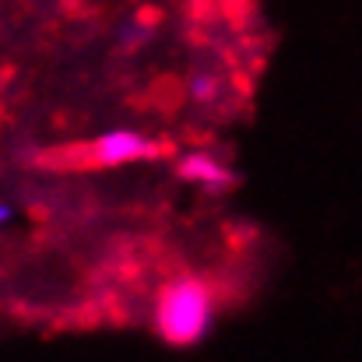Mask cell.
I'll return each mask as SVG.
<instances>
[{"instance_id":"cell-1","label":"cell","mask_w":362,"mask_h":362,"mask_svg":"<svg viewBox=\"0 0 362 362\" xmlns=\"http://www.w3.org/2000/svg\"><path fill=\"white\" fill-rule=\"evenodd\" d=\"M215 296L201 278H176L162 288L155 306V327L158 334L176 349L201 345L215 327Z\"/></svg>"},{"instance_id":"cell-2","label":"cell","mask_w":362,"mask_h":362,"mask_svg":"<svg viewBox=\"0 0 362 362\" xmlns=\"http://www.w3.org/2000/svg\"><path fill=\"white\" fill-rule=\"evenodd\" d=\"M162 148L155 137L141 134V130H127V127H117V130H106L99 134L92 144H88V155L95 165H130V162H141V158H155Z\"/></svg>"},{"instance_id":"cell-3","label":"cell","mask_w":362,"mask_h":362,"mask_svg":"<svg viewBox=\"0 0 362 362\" xmlns=\"http://www.w3.org/2000/svg\"><path fill=\"white\" fill-rule=\"evenodd\" d=\"M176 176L201 187L204 194H226L233 183H236V173L229 162H222L218 155L211 151H187L180 162H176Z\"/></svg>"},{"instance_id":"cell-4","label":"cell","mask_w":362,"mask_h":362,"mask_svg":"<svg viewBox=\"0 0 362 362\" xmlns=\"http://www.w3.org/2000/svg\"><path fill=\"white\" fill-rule=\"evenodd\" d=\"M190 99H197V103L215 99V78L211 74H194L190 78Z\"/></svg>"},{"instance_id":"cell-5","label":"cell","mask_w":362,"mask_h":362,"mask_svg":"<svg viewBox=\"0 0 362 362\" xmlns=\"http://www.w3.org/2000/svg\"><path fill=\"white\" fill-rule=\"evenodd\" d=\"M11 218H14V211H11V204H7V201H0V229H4V226H7Z\"/></svg>"}]
</instances>
